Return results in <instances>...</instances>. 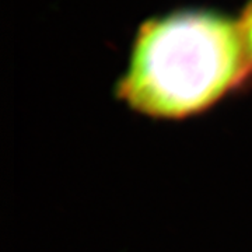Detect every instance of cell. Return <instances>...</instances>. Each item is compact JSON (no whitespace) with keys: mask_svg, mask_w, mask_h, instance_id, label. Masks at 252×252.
<instances>
[{"mask_svg":"<svg viewBox=\"0 0 252 252\" xmlns=\"http://www.w3.org/2000/svg\"><path fill=\"white\" fill-rule=\"evenodd\" d=\"M238 26H240V31H241V36H243L250 62L252 64V0L247 1V6L238 21Z\"/></svg>","mask_w":252,"mask_h":252,"instance_id":"obj_2","label":"cell"},{"mask_svg":"<svg viewBox=\"0 0 252 252\" xmlns=\"http://www.w3.org/2000/svg\"><path fill=\"white\" fill-rule=\"evenodd\" d=\"M238 23L212 10H180L139 28L117 95L156 119L202 114L250 79Z\"/></svg>","mask_w":252,"mask_h":252,"instance_id":"obj_1","label":"cell"}]
</instances>
